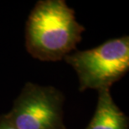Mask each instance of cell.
<instances>
[{
	"label": "cell",
	"instance_id": "obj_1",
	"mask_svg": "<svg viewBox=\"0 0 129 129\" xmlns=\"http://www.w3.org/2000/svg\"><path fill=\"white\" fill-rule=\"evenodd\" d=\"M84 31L66 1L40 0L28 17L25 47L40 60H61L76 50Z\"/></svg>",
	"mask_w": 129,
	"mask_h": 129
},
{
	"label": "cell",
	"instance_id": "obj_2",
	"mask_svg": "<svg viewBox=\"0 0 129 129\" xmlns=\"http://www.w3.org/2000/svg\"><path fill=\"white\" fill-rule=\"evenodd\" d=\"M63 60L76 71L80 91L110 89L129 70V37L112 39L91 50L69 54Z\"/></svg>",
	"mask_w": 129,
	"mask_h": 129
},
{
	"label": "cell",
	"instance_id": "obj_3",
	"mask_svg": "<svg viewBox=\"0 0 129 129\" xmlns=\"http://www.w3.org/2000/svg\"><path fill=\"white\" fill-rule=\"evenodd\" d=\"M64 102L63 93L55 87L28 82L5 115L17 129H66Z\"/></svg>",
	"mask_w": 129,
	"mask_h": 129
},
{
	"label": "cell",
	"instance_id": "obj_4",
	"mask_svg": "<svg viewBox=\"0 0 129 129\" xmlns=\"http://www.w3.org/2000/svg\"><path fill=\"white\" fill-rule=\"evenodd\" d=\"M129 119L116 105L110 89L98 91L95 113L86 129H128Z\"/></svg>",
	"mask_w": 129,
	"mask_h": 129
},
{
	"label": "cell",
	"instance_id": "obj_5",
	"mask_svg": "<svg viewBox=\"0 0 129 129\" xmlns=\"http://www.w3.org/2000/svg\"><path fill=\"white\" fill-rule=\"evenodd\" d=\"M0 129H17L8 119L6 115L0 116Z\"/></svg>",
	"mask_w": 129,
	"mask_h": 129
}]
</instances>
